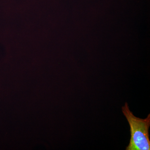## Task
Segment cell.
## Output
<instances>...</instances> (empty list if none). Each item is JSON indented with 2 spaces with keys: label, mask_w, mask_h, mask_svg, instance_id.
<instances>
[{
  "label": "cell",
  "mask_w": 150,
  "mask_h": 150,
  "mask_svg": "<svg viewBox=\"0 0 150 150\" xmlns=\"http://www.w3.org/2000/svg\"><path fill=\"white\" fill-rule=\"evenodd\" d=\"M122 112L126 117L130 127L131 139L126 150H150V141L149 128L150 114L145 119L136 117L126 103L122 108Z\"/></svg>",
  "instance_id": "obj_1"
}]
</instances>
